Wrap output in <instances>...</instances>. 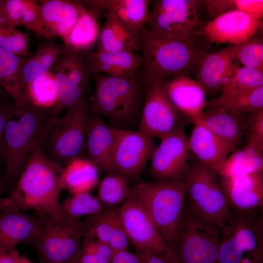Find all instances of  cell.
<instances>
[{
	"label": "cell",
	"instance_id": "11",
	"mask_svg": "<svg viewBox=\"0 0 263 263\" xmlns=\"http://www.w3.org/2000/svg\"><path fill=\"white\" fill-rule=\"evenodd\" d=\"M197 1L157 0L149 11L146 28L154 33L190 42L196 38Z\"/></svg>",
	"mask_w": 263,
	"mask_h": 263
},
{
	"label": "cell",
	"instance_id": "44",
	"mask_svg": "<svg viewBox=\"0 0 263 263\" xmlns=\"http://www.w3.org/2000/svg\"><path fill=\"white\" fill-rule=\"evenodd\" d=\"M20 26L38 36L44 37V27L38 1L25 0Z\"/></svg>",
	"mask_w": 263,
	"mask_h": 263
},
{
	"label": "cell",
	"instance_id": "36",
	"mask_svg": "<svg viewBox=\"0 0 263 263\" xmlns=\"http://www.w3.org/2000/svg\"><path fill=\"white\" fill-rule=\"evenodd\" d=\"M26 94L34 105L53 107L57 98V89L53 73L49 70L39 75L29 86Z\"/></svg>",
	"mask_w": 263,
	"mask_h": 263
},
{
	"label": "cell",
	"instance_id": "42",
	"mask_svg": "<svg viewBox=\"0 0 263 263\" xmlns=\"http://www.w3.org/2000/svg\"><path fill=\"white\" fill-rule=\"evenodd\" d=\"M29 36L24 32L0 23V48L16 55L30 57Z\"/></svg>",
	"mask_w": 263,
	"mask_h": 263
},
{
	"label": "cell",
	"instance_id": "29",
	"mask_svg": "<svg viewBox=\"0 0 263 263\" xmlns=\"http://www.w3.org/2000/svg\"><path fill=\"white\" fill-rule=\"evenodd\" d=\"M99 170L87 158L77 157L61 168L59 179L62 189L71 194L90 192L98 184Z\"/></svg>",
	"mask_w": 263,
	"mask_h": 263
},
{
	"label": "cell",
	"instance_id": "43",
	"mask_svg": "<svg viewBox=\"0 0 263 263\" xmlns=\"http://www.w3.org/2000/svg\"><path fill=\"white\" fill-rule=\"evenodd\" d=\"M237 59L244 67L263 72V43L257 37L239 44Z\"/></svg>",
	"mask_w": 263,
	"mask_h": 263
},
{
	"label": "cell",
	"instance_id": "20",
	"mask_svg": "<svg viewBox=\"0 0 263 263\" xmlns=\"http://www.w3.org/2000/svg\"><path fill=\"white\" fill-rule=\"evenodd\" d=\"M89 74L93 76L102 74L113 76L129 77L135 75L141 66L140 54L123 51L108 53L89 50L83 54Z\"/></svg>",
	"mask_w": 263,
	"mask_h": 263
},
{
	"label": "cell",
	"instance_id": "1",
	"mask_svg": "<svg viewBox=\"0 0 263 263\" xmlns=\"http://www.w3.org/2000/svg\"><path fill=\"white\" fill-rule=\"evenodd\" d=\"M60 169L45 155L37 141L15 187L2 199V211H32L40 218H61Z\"/></svg>",
	"mask_w": 263,
	"mask_h": 263
},
{
	"label": "cell",
	"instance_id": "40",
	"mask_svg": "<svg viewBox=\"0 0 263 263\" xmlns=\"http://www.w3.org/2000/svg\"><path fill=\"white\" fill-rule=\"evenodd\" d=\"M113 251L109 246L86 232L75 262V263H110Z\"/></svg>",
	"mask_w": 263,
	"mask_h": 263
},
{
	"label": "cell",
	"instance_id": "5",
	"mask_svg": "<svg viewBox=\"0 0 263 263\" xmlns=\"http://www.w3.org/2000/svg\"><path fill=\"white\" fill-rule=\"evenodd\" d=\"M220 234L216 224L188 203L167 251L176 263H218Z\"/></svg>",
	"mask_w": 263,
	"mask_h": 263
},
{
	"label": "cell",
	"instance_id": "8",
	"mask_svg": "<svg viewBox=\"0 0 263 263\" xmlns=\"http://www.w3.org/2000/svg\"><path fill=\"white\" fill-rule=\"evenodd\" d=\"M131 192L168 245L175 234L185 206L186 192L182 179L141 182L132 188Z\"/></svg>",
	"mask_w": 263,
	"mask_h": 263
},
{
	"label": "cell",
	"instance_id": "3",
	"mask_svg": "<svg viewBox=\"0 0 263 263\" xmlns=\"http://www.w3.org/2000/svg\"><path fill=\"white\" fill-rule=\"evenodd\" d=\"M93 77L90 113L106 117L112 128L138 131L145 97V84L139 74L122 77L95 74Z\"/></svg>",
	"mask_w": 263,
	"mask_h": 263
},
{
	"label": "cell",
	"instance_id": "50",
	"mask_svg": "<svg viewBox=\"0 0 263 263\" xmlns=\"http://www.w3.org/2000/svg\"><path fill=\"white\" fill-rule=\"evenodd\" d=\"M205 1L208 12L215 18L227 12L238 10V0H208Z\"/></svg>",
	"mask_w": 263,
	"mask_h": 263
},
{
	"label": "cell",
	"instance_id": "7",
	"mask_svg": "<svg viewBox=\"0 0 263 263\" xmlns=\"http://www.w3.org/2000/svg\"><path fill=\"white\" fill-rule=\"evenodd\" d=\"M52 109L31 103L20 112L18 120L8 121L4 135L5 168L1 179L5 188L10 185L13 190L15 187Z\"/></svg>",
	"mask_w": 263,
	"mask_h": 263
},
{
	"label": "cell",
	"instance_id": "19",
	"mask_svg": "<svg viewBox=\"0 0 263 263\" xmlns=\"http://www.w3.org/2000/svg\"><path fill=\"white\" fill-rule=\"evenodd\" d=\"M248 114L237 113L222 108L203 110L190 121L207 127L222 140L231 152L246 132Z\"/></svg>",
	"mask_w": 263,
	"mask_h": 263
},
{
	"label": "cell",
	"instance_id": "21",
	"mask_svg": "<svg viewBox=\"0 0 263 263\" xmlns=\"http://www.w3.org/2000/svg\"><path fill=\"white\" fill-rule=\"evenodd\" d=\"M174 106L189 121L205 108L206 94L198 82L187 75H182L160 82Z\"/></svg>",
	"mask_w": 263,
	"mask_h": 263
},
{
	"label": "cell",
	"instance_id": "37",
	"mask_svg": "<svg viewBox=\"0 0 263 263\" xmlns=\"http://www.w3.org/2000/svg\"><path fill=\"white\" fill-rule=\"evenodd\" d=\"M83 55L65 51L58 56L52 66L62 71L71 81L87 92L93 76L88 72Z\"/></svg>",
	"mask_w": 263,
	"mask_h": 263
},
{
	"label": "cell",
	"instance_id": "54",
	"mask_svg": "<svg viewBox=\"0 0 263 263\" xmlns=\"http://www.w3.org/2000/svg\"><path fill=\"white\" fill-rule=\"evenodd\" d=\"M0 23L6 24L1 14L0 11Z\"/></svg>",
	"mask_w": 263,
	"mask_h": 263
},
{
	"label": "cell",
	"instance_id": "39",
	"mask_svg": "<svg viewBox=\"0 0 263 263\" xmlns=\"http://www.w3.org/2000/svg\"><path fill=\"white\" fill-rule=\"evenodd\" d=\"M216 108L240 114H248L263 110V85L227 99L212 109Z\"/></svg>",
	"mask_w": 263,
	"mask_h": 263
},
{
	"label": "cell",
	"instance_id": "41",
	"mask_svg": "<svg viewBox=\"0 0 263 263\" xmlns=\"http://www.w3.org/2000/svg\"><path fill=\"white\" fill-rule=\"evenodd\" d=\"M118 214V209H102L96 214L84 217L83 220L88 225L86 233L108 244Z\"/></svg>",
	"mask_w": 263,
	"mask_h": 263
},
{
	"label": "cell",
	"instance_id": "51",
	"mask_svg": "<svg viewBox=\"0 0 263 263\" xmlns=\"http://www.w3.org/2000/svg\"><path fill=\"white\" fill-rule=\"evenodd\" d=\"M110 263H140L138 256L127 250L113 252Z\"/></svg>",
	"mask_w": 263,
	"mask_h": 263
},
{
	"label": "cell",
	"instance_id": "9",
	"mask_svg": "<svg viewBox=\"0 0 263 263\" xmlns=\"http://www.w3.org/2000/svg\"><path fill=\"white\" fill-rule=\"evenodd\" d=\"M88 228L82 220L43 218L39 232L29 245L36 251L38 263H73Z\"/></svg>",
	"mask_w": 263,
	"mask_h": 263
},
{
	"label": "cell",
	"instance_id": "2",
	"mask_svg": "<svg viewBox=\"0 0 263 263\" xmlns=\"http://www.w3.org/2000/svg\"><path fill=\"white\" fill-rule=\"evenodd\" d=\"M142 57L139 74L145 84L160 82L167 77L193 74L195 69L209 53L210 43L197 38L190 42L141 30L136 38Z\"/></svg>",
	"mask_w": 263,
	"mask_h": 263
},
{
	"label": "cell",
	"instance_id": "4",
	"mask_svg": "<svg viewBox=\"0 0 263 263\" xmlns=\"http://www.w3.org/2000/svg\"><path fill=\"white\" fill-rule=\"evenodd\" d=\"M89 115V102L84 98L66 109L61 117H49L37 140L53 162L63 168L73 158L83 157Z\"/></svg>",
	"mask_w": 263,
	"mask_h": 263
},
{
	"label": "cell",
	"instance_id": "52",
	"mask_svg": "<svg viewBox=\"0 0 263 263\" xmlns=\"http://www.w3.org/2000/svg\"><path fill=\"white\" fill-rule=\"evenodd\" d=\"M19 253L16 249L0 253V263H19Z\"/></svg>",
	"mask_w": 263,
	"mask_h": 263
},
{
	"label": "cell",
	"instance_id": "30",
	"mask_svg": "<svg viewBox=\"0 0 263 263\" xmlns=\"http://www.w3.org/2000/svg\"><path fill=\"white\" fill-rule=\"evenodd\" d=\"M262 85L263 72L233 64L224 80L220 94L216 98L207 100L205 108L212 109L227 99Z\"/></svg>",
	"mask_w": 263,
	"mask_h": 263
},
{
	"label": "cell",
	"instance_id": "45",
	"mask_svg": "<svg viewBox=\"0 0 263 263\" xmlns=\"http://www.w3.org/2000/svg\"><path fill=\"white\" fill-rule=\"evenodd\" d=\"M246 131L247 144L263 149V110L248 114Z\"/></svg>",
	"mask_w": 263,
	"mask_h": 263
},
{
	"label": "cell",
	"instance_id": "14",
	"mask_svg": "<svg viewBox=\"0 0 263 263\" xmlns=\"http://www.w3.org/2000/svg\"><path fill=\"white\" fill-rule=\"evenodd\" d=\"M172 104L160 82L145 84V101L138 131L159 139L181 124L182 116Z\"/></svg>",
	"mask_w": 263,
	"mask_h": 263
},
{
	"label": "cell",
	"instance_id": "12",
	"mask_svg": "<svg viewBox=\"0 0 263 263\" xmlns=\"http://www.w3.org/2000/svg\"><path fill=\"white\" fill-rule=\"evenodd\" d=\"M156 146L153 138L138 131L115 129L114 143L106 172L138 179Z\"/></svg>",
	"mask_w": 263,
	"mask_h": 263
},
{
	"label": "cell",
	"instance_id": "48",
	"mask_svg": "<svg viewBox=\"0 0 263 263\" xmlns=\"http://www.w3.org/2000/svg\"><path fill=\"white\" fill-rule=\"evenodd\" d=\"M16 116L14 105L0 103V159H4L5 156V130L8 121Z\"/></svg>",
	"mask_w": 263,
	"mask_h": 263
},
{
	"label": "cell",
	"instance_id": "17",
	"mask_svg": "<svg viewBox=\"0 0 263 263\" xmlns=\"http://www.w3.org/2000/svg\"><path fill=\"white\" fill-rule=\"evenodd\" d=\"M218 181L230 209L247 211L263 207V171L220 176Z\"/></svg>",
	"mask_w": 263,
	"mask_h": 263
},
{
	"label": "cell",
	"instance_id": "31",
	"mask_svg": "<svg viewBox=\"0 0 263 263\" xmlns=\"http://www.w3.org/2000/svg\"><path fill=\"white\" fill-rule=\"evenodd\" d=\"M96 50L108 53L123 51L139 52L136 40L110 10L106 11V19L100 29Z\"/></svg>",
	"mask_w": 263,
	"mask_h": 263
},
{
	"label": "cell",
	"instance_id": "15",
	"mask_svg": "<svg viewBox=\"0 0 263 263\" xmlns=\"http://www.w3.org/2000/svg\"><path fill=\"white\" fill-rule=\"evenodd\" d=\"M119 217L129 242L135 249L164 251L167 244L149 215L132 196L118 209Z\"/></svg>",
	"mask_w": 263,
	"mask_h": 263
},
{
	"label": "cell",
	"instance_id": "13",
	"mask_svg": "<svg viewBox=\"0 0 263 263\" xmlns=\"http://www.w3.org/2000/svg\"><path fill=\"white\" fill-rule=\"evenodd\" d=\"M148 169L154 181L181 180L187 172L189 150L184 124H181L160 139Z\"/></svg>",
	"mask_w": 263,
	"mask_h": 263
},
{
	"label": "cell",
	"instance_id": "34",
	"mask_svg": "<svg viewBox=\"0 0 263 263\" xmlns=\"http://www.w3.org/2000/svg\"><path fill=\"white\" fill-rule=\"evenodd\" d=\"M60 208L61 218L70 221L81 220L103 209L102 203L90 192L71 194L60 203Z\"/></svg>",
	"mask_w": 263,
	"mask_h": 263
},
{
	"label": "cell",
	"instance_id": "22",
	"mask_svg": "<svg viewBox=\"0 0 263 263\" xmlns=\"http://www.w3.org/2000/svg\"><path fill=\"white\" fill-rule=\"evenodd\" d=\"M238 45H229L209 53L195 69L193 74L206 95H214L221 91L223 81L237 59Z\"/></svg>",
	"mask_w": 263,
	"mask_h": 263
},
{
	"label": "cell",
	"instance_id": "27",
	"mask_svg": "<svg viewBox=\"0 0 263 263\" xmlns=\"http://www.w3.org/2000/svg\"><path fill=\"white\" fill-rule=\"evenodd\" d=\"M100 16L97 12L84 5L74 25L61 38L67 52L82 55L92 49L99 38Z\"/></svg>",
	"mask_w": 263,
	"mask_h": 263
},
{
	"label": "cell",
	"instance_id": "33",
	"mask_svg": "<svg viewBox=\"0 0 263 263\" xmlns=\"http://www.w3.org/2000/svg\"><path fill=\"white\" fill-rule=\"evenodd\" d=\"M263 171V149L247 144L233 150L224 161L217 174L236 176Z\"/></svg>",
	"mask_w": 263,
	"mask_h": 263
},
{
	"label": "cell",
	"instance_id": "32",
	"mask_svg": "<svg viewBox=\"0 0 263 263\" xmlns=\"http://www.w3.org/2000/svg\"><path fill=\"white\" fill-rule=\"evenodd\" d=\"M65 51L63 44L56 42L53 38H49L35 54L27 58L21 70L22 84L26 95L27 89L33 81L39 75L49 70L58 56Z\"/></svg>",
	"mask_w": 263,
	"mask_h": 263
},
{
	"label": "cell",
	"instance_id": "16",
	"mask_svg": "<svg viewBox=\"0 0 263 263\" xmlns=\"http://www.w3.org/2000/svg\"><path fill=\"white\" fill-rule=\"evenodd\" d=\"M261 19L240 10L230 11L207 23L203 34L210 43L240 44L255 36Z\"/></svg>",
	"mask_w": 263,
	"mask_h": 263
},
{
	"label": "cell",
	"instance_id": "23",
	"mask_svg": "<svg viewBox=\"0 0 263 263\" xmlns=\"http://www.w3.org/2000/svg\"><path fill=\"white\" fill-rule=\"evenodd\" d=\"M82 1L88 8L100 15L107 10L112 11L136 40L138 33L146 27L150 0H89Z\"/></svg>",
	"mask_w": 263,
	"mask_h": 263
},
{
	"label": "cell",
	"instance_id": "38",
	"mask_svg": "<svg viewBox=\"0 0 263 263\" xmlns=\"http://www.w3.org/2000/svg\"><path fill=\"white\" fill-rule=\"evenodd\" d=\"M131 193L126 178L117 173L108 172L99 184L96 197L102 204L114 205L125 202Z\"/></svg>",
	"mask_w": 263,
	"mask_h": 263
},
{
	"label": "cell",
	"instance_id": "26",
	"mask_svg": "<svg viewBox=\"0 0 263 263\" xmlns=\"http://www.w3.org/2000/svg\"><path fill=\"white\" fill-rule=\"evenodd\" d=\"M115 140V129L108 126L103 117L90 113L86 138L87 158L99 171L106 172Z\"/></svg>",
	"mask_w": 263,
	"mask_h": 263
},
{
	"label": "cell",
	"instance_id": "25",
	"mask_svg": "<svg viewBox=\"0 0 263 263\" xmlns=\"http://www.w3.org/2000/svg\"><path fill=\"white\" fill-rule=\"evenodd\" d=\"M46 38L66 34L74 25L84 7L82 0H39Z\"/></svg>",
	"mask_w": 263,
	"mask_h": 263
},
{
	"label": "cell",
	"instance_id": "53",
	"mask_svg": "<svg viewBox=\"0 0 263 263\" xmlns=\"http://www.w3.org/2000/svg\"><path fill=\"white\" fill-rule=\"evenodd\" d=\"M5 190L4 185L1 179H0V215L2 213V202L3 198L1 197V195L3 191Z\"/></svg>",
	"mask_w": 263,
	"mask_h": 263
},
{
	"label": "cell",
	"instance_id": "6",
	"mask_svg": "<svg viewBox=\"0 0 263 263\" xmlns=\"http://www.w3.org/2000/svg\"><path fill=\"white\" fill-rule=\"evenodd\" d=\"M261 208L230 209L220 228L218 263H263V214Z\"/></svg>",
	"mask_w": 263,
	"mask_h": 263
},
{
	"label": "cell",
	"instance_id": "55",
	"mask_svg": "<svg viewBox=\"0 0 263 263\" xmlns=\"http://www.w3.org/2000/svg\"><path fill=\"white\" fill-rule=\"evenodd\" d=\"M73 263H75V262H74Z\"/></svg>",
	"mask_w": 263,
	"mask_h": 263
},
{
	"label": "cell",
	"instance_id": "28",
	"mask_svg": "<svg viewBox=\"0 0 263 263\" xmlns=\"http://www.w3.org/2000/svg\"><path fill=\"white\" fill-rule=\"evenodd\" d=\"M29 57L0 48V85L12 99L16 116L32 103L24 92L21 79V68Z\"/></svg>",
	"mask_w": 263,
	"mask_h": 263
},
{
	"label": "cell",
	"instance_id": "24",
	"mask_svg": "<svg viewBox=\"0 0 263 263\" xmlns=\"http://www.w3.org/2000/svg\"><path fill=\"white\" fill-rule=\"evenodd\" d=\"M188 138V147L203 166L217 173L224 161L231 152L229 147L205 126L193 123Z\"/></svg>",
	"mask_w": 263,
	"mask_h": 263
},
{
	"label": "cell",
	"instance_id": "49",
	"mask_svg": "<svg viewBox=\"0 0 263 263\" xmlns=\"http://www.w3.org/2000/svg\"><path fill=\"white\" fill-rule=\"evenodd\" d=\"M140 263H176L167 250L156 252L149 249H135Z\"/></svg>",
	"mask_w": 263,
	"mask_h": 263
},
{
	"label": "cell",
	"instance_id": "47",
	"mask_svg": "<svg viewBox=\"0 0 263 263\" xmlns=\"http://www.w3.org/2000/svg\"><path fill=\"white\" fill-rule=\"evenodd\" d=\"M129 240L120 222L119 213L116 217L108 245L113 252L127 250Z\"/></svg>",
	"mask_w": 263,
	"mask_h": 263
},
{
	"label": "cell",
	"instance_id": "46",
	"mask_svg": "<svg viewBox=\"0 0 263 263\" xmlns=\"http://www.w3.org/2000/svg\"><path fill=\"white\" fill-rule=\"evenodd\" d=\"M25 0H0V11L6 24L12 28L20 26Z\"/></svg>",
	"mask_w": 263,
	"mask_h": 263
},
{
	"label": "cell",
	"instance_id": "10",
	"mask_svg": "<svg viewBox=\"0 0 263 263\" xmlns=\"http://www.w3.org/2000/svg\"><path fill=\"white\" fill-rule=\"evenodd\" d=\"M216 174L196 160L182 180L188 203L220 228L227 220L231 209Z\"/></svg>",
	"mask_w": 263,
	"mask_h": 263
},
{
	"label": "cell",
	"instance_id": "35",
	"mask_svg": "<svg viewBox=\"0 0 263 263\" xmlns=\"http://www.w3.org/2000/svg\"><path fill=\"white\" fill-rule=\"evenodd\" d=\"M57 89V100L53 106L50 117L58 116L64 109H67L85 98L86 92L71 81L62 71L52 67Z\"/></svg>",
	"mask_w": 263,
	"mask_h": 263
},
{
	"label": "cell",
	"instance_id": "18",
	"mask_svg": "<svg viewBox=\"0 0 263 263\" xmlns=\"http://www.w3.org/2000/svg\"><path fill=\"white\" fill-rule=\"evenodd\" d=\"M43 218L9 209L0 215V253L16 249L19 244L29 245L38 234Z\"/></svg>",
	"mask_w": 263,
	"mask_h": 263
}]
</instances>
